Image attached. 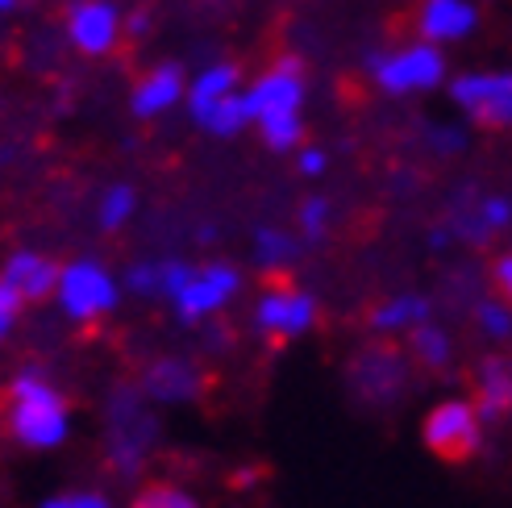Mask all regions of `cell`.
I'll use <instances>...</instances> for the list:
<instances>
[{
  "instance_id": "cell-1",
  "label": "cell",
  "mask_w": 512,
  "mask_h": 508,
  "mask_svg": "<svg viewBox=\"0 0 512 508\" xmlns=\"http://www.w3.org/2000/svg\"><path fill=\"white\" fill-rule=\"evenodd\" d=\"M5 429L21 450H59L71 438V404L38 367H21L5 388Z\"/></svg>"
},
{
  "instance_id": "cell-2",
  "label": "cell",
  "mask_w": 512,
  "mask_h": 508,
  "mask_svg": "<svg viewBox=\"0 0 512 508\" xmlns=\"http://www.w3.org/2000/svg\"><path fill=\"white\" fill-rule=\"evenodd\" d=\"M246 105L254 130L271 150L304 146V67L296 55H279L263 75H254V84L246 88Z\"/></svg>"
},
{
  "instance_id": "cell-3",
  "label": "cell",
  "mask_w": 512,
  "mask_h": 508,
  "mask_svg": "<svg viewBox=\"0 0 512 508\" xmlns=\"http://www.w3.org/2000/svg\"><path fill=\"white\" fill-rule=\"evenodd\" d=\"M159 446L155 400L142 384H117L105 400V463L117 479H134Z\"/></svg>"
},
{
  "instance_id": "cell-4",
  "label": "cell",
  "mask_w": 512,
  "mask_h": 508,
  "mask_svg": "<svg viewBox=\"0 0 512 508\" xmlns=\"http://www.w3.org/2000/svg\"><path fill=\"white\" fill-rule=\"evenodd\" d=\"M321 321V304L309 288L292 284L288 275H271V284L259 292L250 309V325L254 334L271 346H288V342H300L309 338Z\"/></svg>"
},
{
  "instance_id": "cell-5",
  "label": "cell",
  "mask_w": 512,
  "mask_h": 508,
  "mask_svg": "<svg viewBox=\"0 0 512 508\" xmlns=\"http://www.w3.org/2000/svg\"><path fill=\"white\" fill-rule=\"evenodd\" d=\"M446 71H450V63L442 55V46H433L425 38L392 46V50H379V55L367 59V75L383 96L433 92V88L446 84Z\"/></svg>"
},
{
  "instance_id": "cell-6",
  "label": "cell",
  "mask_w": 512,
  "mask_h": 508,
  "mask_svg": "<svg viewBox=\"0 0 512 508\" xmlns=\"http://www.w3.org/2000/svg\"><path fill=\"white\" fill-rule=\"evenodd\" d=\"M121 279L100 263V259H71L59 267V284H55V304L71 325H96L105 321L117 304H121Z\"/></svg>"
},
{
  "instance_id": "cell-7",
  "label": "cell",
  "mask_w": 512,
  "mask_h": 508,
  "mask_svg": "<svg viewBox=\"0 0 512 508\" xmlns=\"http://www.w3.org/2000/svg\"><path fill=\"white\" fill-rule=\"evenodd\" d=\"M483 413L475 409L471 396H446L438 400L421 421V442L442 463H467L483 446Z\"/></svg>"
},
{
  "instance_id": "cell-8",
  "label": "cell",
  "mask_w": 512,
  "mask_h": 508,
  "mask_svg": "<svg viewBox=\"0 0 512 508\" xmlns=\"http://www.w3.org/2000/svg\"><path fill=\"white\" fill-rule=\"evenodd\" d=\"M450 105L483 130H512V71H467L450 80Z\"/></svg>"
},
{
  "instance_id": "cell-9",
  "label": "cell",
  "mask_w": 512,
  "mask_h": 508,
  "mask_svg": "<svg viewBox=\"0 0 512 508\" xmlns=\"http://www.w3.org/2000/svg\"><path fill=\"white\" fill-rule=\"evenodd\" d=\"M242 292V271L234 263H200L184 279V288L171 296V309L179 325H204L225 313L234 296Z\"/></svg>"
},
{
  "instance_id": "cell-10",
  "label": "cell",
  "mask_w": 512,
  "mask_h": 508,
  "mask_svg": "<svg viewBox=\"0 0 512 508\" xmlns=\"http://www.w3.org/2000/svg\"><path fill=\"white\" fill-rule=\"evenodd\" d=\"M346 379H350V392L363 404L388 409V404H396L408 392V359L396 346L379 342V346H367L354 354Z\"/></svg>"
},
{
  "instance_id": "cell-11",
  "label": "cell",
  "mask_w": 512,
  "mask_h": 508,
  "mask_svg": "<svg viewBox=\"0 0 512 508\" xmlns=\"http://www.w3.org/2000/svg\"><path fill=\"white\" fill-rule=\"evenodd\" d=\"M63 30L71 50H80L84 59H105L125 38V13L117 0H71Z\"/></svg>"
},
{
  "instance_id": "cell-12",
  "label": "cell",
  "mask_w": 512,
  "mask_h": 508,
  "mask_svg": "<svg viewBox=\"0 0 512 508\" xmlns=\"http://www.w3.org/2000/svg\"><path fill=\"white\" fill-rule=\"evenodd\" d=\"M138 384L155 404H196L209 392V371L188 354H159L142 367Z\"/></svg>"
},
{
  "instance_id": "cell-13",
  "label": "cell",
  "mask_w": 512,
  "mask_h": 508,
  "mask_svg": "<svg viewBox=\"0 0 512 508\" xmlns=\"http://www.w3.org/2000/svg\"><path fill=\"white\" fill-rule=\"evenodd\" d=\"M413 30L433 46L463 42L479 30V5L475 0H417Z\"/></svg>"
},
{
  "instance_id": "cell-14",
  "label": "cell",
  "mask_w": 512,
  "mask_h": 508,
  "mask_svg": "<svg viewBox=\"0 0 512 508\" xmlns=\"http://www.w3.org/2000/svg\"><path fill=\"white\" fill-rule=\"evenodd\" d=\"M0 279L25 300V304H38L46 296H55V284H59V263L50 259L42 250H13L5 263H0Z\"/></svg>"
},
{
  "instance_id": "cell-15",
  "label": "cell",
  "mask_w": 512,
  "mask_h": 508,
  "mask_svg": "<svg viewBox=\"0 0 512 508\" xmlns=\"http://www.w3.org/2000/svg\"><path fill=\"white\" fill-rule=\"evenodd\" d=\"M184 96H188L184 71H179L175 63H159V67H150L142 80L134 84L130 109H134V117H142V121H155V117L171 113L175 105H184Z\"/></svg>"
},
{
  "instance_id": "cell-16",
  "label": "cell",
  "mask_w": 512,
  "mask_h": 508,
  "mask_svg": "<svg viewBox=\"0 0 512 508\" xmlns=\"http://www.w3.org/2000/svg\"><path fill=\"white\" fill-rule=\"evenodd\" d=\"M471 388H475L471 400L483 413V421H504L512 413V359H504V354L479 359L475 375H471Z\"/></svg>"
},
{
  "instance_id": "cell-17",
  "label": "cell",
  "mask_w": 512,
  "mask_h": 508,
  "mask_svg": "<svg viewBox=\"0 0 512 508\" xmlns=\"http://www.w3.org/2000/svg\"><path fill=\"white\" fill-rule=\"evenodd\" d=\"M234 92H242V67L238 63H213L196 71V80H188V96H184V109L196 125L209 121V113L229 100Z\"/></svg>"
},
{
  "instance_id": "cell-18",
  "label": "cell",
  "mask_w": 512,
  "mask_h": 508,
  "mask_svg": "<svg viewBox=\"0 0 512 508\" xmlns=\"http://www.w3.org/2000/svg\"><path fill=\"white\" fill-rule=\"evenodd\" d=\"M425 321H433V304L421 292H396L388 300H379L375 309L367 313V325L375 329L379 338H408Z\"/></svg>"
},
{
  "instance_id": "cell-19",
  "label": "cell",
  "mask_w": 512,
  "mask_h": 508,
  "mask_svg": "<svg viewBox=\"0 0 512 508\" xmlns=\"http://www.w3.org/2000/svg\"><path fill=\"white\" fill-rule=\"evenodd\" d=\"M192 275V263L184 259H142L125 271L121 284L138 292V296H155V300H171L179 288H184V279Z\"/></svg>"
},
{
  "instance_id": "cell-20",
  "label": "cell",
  "mask_w": 512,
  "mask_h": 508,
  "mask_svg": "<svg viewBox=\"0 0 512 508\" xmlns=\"http://www.w3.org/2000/svg\"><path fill=\"white\" fill-rule=\"evenodd\" d=\"M454 230L463 242H488L492 234L512 230V200L508 196H479L467 213L454 217Z\"/></svg>"
},
{
  "instance_id": "cell-21",
  "label": "cell",
  "mask_w": 512,
  "mask_h": 508,
  "mask_svg": "<svg viewBox=\"0 0 512 508\" xmlns=\"http://www.w3.org/2000/svg\"><path fill=\"white\" fill-rule=\"evenodd\" d=\"M300 246H304L300 234L275 230V225H259L254 238H250V259L267 275H288L296 267V259H300Z\"/></svg>"
},
{
  "instance_id": "cell-22",
  "label": "cell",
  "mask_w": 512,
  "mask_h": 508,
  "mask_svg": "<svg viewBox=\"0 0 512 508\" xmlns=\"http://www.w3.org/2000/svg\"><path fill=\"white\" fill-rule=\"evenodd\" d=\"M408 359H413L421 371H446L454 363V338L442 325L425 321L408 334Z\"/></svg>"
},
{
  "instance_id": "cell-23",
  "label": "cell",
  "mask_w": 512,
  "mask_h": 508,
  "mask_svg": "<svg viewBox=\"0 0 512 508\" xmlns=\"http://www.w3.org/2000/svg\"><path fill=\"white\" fill-rule=\"evenodd\" d=\"M138 213V188L134 184H109L105 192H100V205H96V221L105 234H117L125 230V225L134 221Z\"/></svg>"
},
{
  "instance_id": "cell-24",
  "label": "cell",
  "mask_w": 512,
  "mask_h": 508,
  "mask_svg": "<svg viewBox=\"0 0 512 508\" xmlns=\"http://www.w3.org/2000/svg\"><path fill=\"white\" fill-rule=\"evenodd\" d=\"M130 508H204V504H200L196 492L175 484V479H150V484H142L134 492Z\"/></svg>"
},
{
  "instance_id": "cell-25",
  "label": "cell",
  "mask_w": 512,
  "mask_h": 508,
  "mask_svg": "<svg viewBox=\"0 0 512 508\" xmlns=\"http://www.w3.org/2000/svg\"><path fill=\"white\" fill-rule=\"evenodd\" d=\"M250 121V105H246V92H234L229 100H221V105L209 113V121L200 125V130H209L213 138H238Z\"/></svg>"
},
{
  "instance_id": "cell-26",
  "label": "cell",
  "mask_w": 512,
  "mask_h": 508,
  "mask_svg": "<svg viewBox=\"0 0 512 508\" xmlns=\"http://www.w3.org/2000/svg\"><path fill=\"white\" fill-rule=\"evenodd\" d=\"M475 325H479V334L488 338V342H508V338H512V304H508L504 296L479 300Z\"/></svg>"
},
{
  "instance_id": "cell-27",
  "label": "cell",
  "mask_w": 512,
  "mask_h": 508,
  "mask_svg": "<svg viewBox=\"0 0 512 508\" xmlns=\"http://www.w3.org/2000/svg\"><path fill=\"white\" fill-rule=\"evenodd\" d=\"M296 225H300V238L304 242H325L329 234V225H334V205H329L325 196H309V200H300V213H296Z\"/></svg>"
},
{
  "instance_id": "cell-28",
  "label": "cell",
  "mask_w": 512,
  "mask_h": 508,
  "mask_svg": "<svg viewBox=\"0 0 512 508\" xmlns=\"http://www.w3.org/2000/svg\"><path fill=\"white\" fill-rule=\"evenodd\" d=\"M38 508H113V500L96 488H71V492H59V496H46Z\"/></svg>"
},
{
  "instance_id": "cell-29",
  "label": "cell",
  "mask_w": 512,
  "mask_h": 508,
  "mask_svg": "<svg viewBox=\"0 0 512 508\" xmlns=\"http://www.w3.org/2000/svg\"><path fill=\"white\" fill-rule=\"evenodd\" d=\"M21 309H25V300L5 284V279H0V346L13 338V329L21 321Z\"/></svg>"
},
{
  "instance_id": "cell-30",
  "label": "cell",
  "mask_w": 512,
  "mask_h": 508,
  "mask_svg": "<svg viewBox=\"0 0 512 508\" xmlns=\"http://www.w3.org/2000/svg\"><path fill=\"white\" fill-rule=\"evenodd\" d=\"M429 146L450 159V155H463V150L471 146V138H467L463 125H438V130H429Z\"/></svg>"
},
{
  "instance_id": "cell-31",
  "label": "cell",
  "mask_w": 512,
  "mask_h": 508,
  "mask_svg": "<svg viewBox=\"0 0 512 508\" xmlns=\"http://www.w3.org/2000/svg\"><path fill=\"white\" fill-rule=\"evenodd\" d=\"M325 167H329V155H325L321 146H300V150H296V171H300V175L317 180V175H325Z\"/></svg>"
},
{
  "instance_id": "cell-32",
  "label": "cell",
  "mask_w": 512,
  "mask_h": 508,
  "mask_svg": "<svg viewBox=\"0 0 512 508\" xmlns=\"http://www.w3.org/2000/svg\"><path fill=\"white\" fill-rule=\"evenodd\" d=\"M492 284H496V296H504L512 304V246L496 254V263H492Z\"/></svg>"
},
{
  "instance_id": "cell-33",
  "label": "cell",
  "mask_w": 512,
  "mask_h": 508,
  "mask_svg": "<svg viewBox=\"0 0 512 508\" xmlns=\"http://www.w3.org/2000/svg\"><path fill=\"white\" fill-rule=\"evenodd\" d=\"M125 34H130V38L150 34V17L146 13H130V17H125Z\"/></svg>"
},
{
  "instance_id": "cell-34",
  "label": "cell",
  "mask_w": 512,
  "mask_h": 508,
  "mask_svg": "<svg viewBox=\"0 0 512 508\" xmlns=\"http://www.w3.org/2000/svg\"><path fill=\"white\" fill-rule=\"evenodd\" d=\"M17 5H25V0H0V13H13Z\"/></svg>"
}]
</instances>
